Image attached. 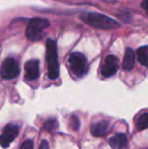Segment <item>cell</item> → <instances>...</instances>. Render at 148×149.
Returning a JSON list of instances; mask_svg holds the SVG:
<instances>
[{
    "mask_svg": "<svg viewBox=\"0 0 148 149\" xmlns=\"http://www.w3.org/2000/svg\"><path fill=\"white\" fill-rule=\"evenodd\" d=\"M46 60L48 66V76L55 80L59 76V64H58L57 45L55 41L49 39L46 43Z\"/></svg>",
    "mask_w": 148,
    "mask_h": 149,
    "instance_id": "1",
    "label": "cell"
},
{
    "mask_svg": "<svg viewBox=\"0 0 148 149\" xmlns=\"http://www.w3.org/2000/svg\"><path fill=\"white\" fill-rule=\"evenodd\" d=\"M82 19L89 26L101 29V30H113V29L119 28V24L116 20L104 14L86 13L82 15Z\"/></svg>",
    "mask_w": 148,
    "mask_h": 149,
    "instance_id": "2",
    "label": "cell"
},
{
    "mask_svg": "<svg viewBox=\"0 0 148 149\" xmlns=\"http://www.w3.org/2000/svg\"><path fill=\"white\" fill-rule=\"evenodd\" d=\"M50 26L49 22L44 18H33L30 20L28 24V28L26 31V38L31 41H36V40L40 39L43 33V31L46 28Z\"/></svg>",
    "mask_w": 148,
    "mask_h": 149,
    "instance_id": "3",
    "label": "cell"
},
{
    "mask_svg": "<svg viewBox=\"0 0 148 149\" xmlns=\"http://www.w3.org/2000/svg\"><path fill=\"white\" fill-rule=\"evenodd\" d=\"M69 63L72 72L76 76L80 77L86 73L88 66H87V60L83 54L78 53V52L72 53L69 57Z\"/></svg>",
    "mask_w": 148,
    "mask_h": 149,
    "instance_id": "4",
    "label": "cell"
},
{
    "mask_svg": "<svg viewBox=\"0 0 148 149\" xmlns=\"http://www.w3.org/2000/svg\"><path fill=\"white\" fill-rule=\"evenodd\" d=\"M1 77L4 79H13L19 74V66L13 58H7L2 63L0 69Z\"/></svg>",
    "mask_w": 148,
    "mask_h": 149,
    "instance_id": "5",
    "label": "cell"
},
{
    "mask_svg": "<svg viewBox=\"0 0 148 149\" xmlns=\"http://www.w3.org/2000/svg\"><path fill=\"white\" fill-rule=\"evenodd\" d=\"M18 132L19 127L16 124H7L0 135V145L3 148H7L18 135Z\"/></svg>",
    "mask_w": 148,
    "mask_h": 149,
    "instance_id": "6",
    "label": "cell"
},
{
    "mask_svg": "<svg viewBox=\"0 0 148 149\" xmlns=\"http://www.w3.org/2000/svg\"><path fill=\"white\" fill-rule=\"evenodd\" d=\"M119 60L116 56L109 55L106 57L105 63L101 67V74L105 77H111L118 71Z\"/></svg>",
    "mask_w": 148,
    "mask_h": 149,
    "instance_id": "7",
    "label": "cell"
},
{
    "mask_svg": "<svg viewBox=\"0 0 148 149\" xmlns=\"http://www.w3.org/2000/svg\"><path fill=\"white\" fill-rule=\"evenodd\" d=\"M26 69V75L24 78L28 81L35 80L39 77L40 75V69H39V61L38 60H30L24 65Z\"/></svg>",
    "mask_w": 148,
    "mask_h": 149,
    "instance_id": "8",
    "label": "cell"
},
{
    "mask_svg": "<svg viewBox=\"0 0 148 149\" xmlns=\"http://www.w3.org/2000/svg\"><path fill=\"white\" fill-rule=\"evenodd\" d=\"M109 143L113 149H125L127 147L128 140L125 134L118 133L109 140Z\"/></svg>",
    "mask_w": 148,
    "mask_h": 149,
    "instance_id": "9",
    "label": "cell"
},
{
    "mask_svg": "<svg viewBox=\"0 0 148 149\" xmlns=\"http://www.w3.org/2000/svg\"><path fill=\"white\" fill-rule=\"evenodd\" d=\"M91 134L95 137H101L107 134V132L109 131V122L107 121H101L97 123L93 124L91 126Z\"/></svg>",
    "mask_w": 148,
    "mask_h": 149,
    "instance_id": "10",
    "label": "cell"
},
{
    "mask_svg": "<svg viewBox=\"0 0 148 149\" xmlns=\"http://www.w3.org/2000/svg\"><path fill=\"white\" fill-rule=\"evenodd\" d=\"M135 65V53L132 49L128 48L125 52L124 61H123V69L126 71H129L134 68Z\"/></svg>",
    "mask_w": 148,
    "mask_h": 149,
    "instance_id": "11",
    "label": "cell"
},
{
    "mask_svg": "<svg viewBox=\"0 0 148 149\" xmlns=\"http://www.w3.org/2000/svg\"><path fill=\"white\" fill-rule=\"evenodd\" d=\"M137 58L140 64L143 66L148 67V48L147 47H141L137 51Z\"/></svg>",
    "mask_w": 148,
    "mask_h": 149,
    "instance_id": "12",
    "label": "cell"
},
{
    "mask_svg": "<svg viewBox=\"0 0 148 149\" xmlns=\"http://www.w3.org/2000/svg\"><path fill=\"white\" fill-rule=\"evenodd\" d=\"M136 125L139 130L147 129L148 128V113H145V114L141 115V116L137 119Z\"/></svg>",
    "mask_w": 148,
    "mask_h": 149,
    "instance_id": "13",
    "label": "cell"
},
{
    "mask_svg": "<svg viewBox=\"0 0 148 149\" xmlns=\"http://www.w3.org/2000/svg\"><path fill=\"white\" fill-rule=\"evenodd\" d=\"M58 127V122L55 119H49L45 123V128L48 131H53Z\"/></svg>",
    "mask_w": 148,
    "mask_h": 149,
    "instance_id": "14",
    "label": "cell"
},
{
    "mask_svg": "<svg viewBox=\"0 0 148 149\" xmlns=\"http://www.w3.org/2000/svg\"><path fill=\"white\" fill-rule=\"evenodd\" d=\"M70 124H71L72 129L74 130H78L79 126H80V122H79V119L77 118L76 116H72L71 120H70Z\"/></svg>",
    "mask_w": 148,
    "mask_h": 149,
    "instance_id": "15",
    "label": "cell"
},
{
    "mask_svg": "<svg viewBox=\"0 0 148 149\" xmlns=\"http://www.w3.org/2000/svg\"><path fill=\"white\" fill-rule=\"evenodd\" d=\"M19 149H34V142L31 139H28L22 144Z\"/></svg>",
    "mask_w": 148,
    "mask_h": 149,
    "instance_id": "16",
    "label": "cell"
},
{
    "mask_svg": "<svg viewBox=\"0 0 148 149\" xmlns=\"http://www.w3.org/2000/svg\"><path fill=\"white\" fill-rule=\"evenodd\" d=\"M39 149H49V144H48V142L46 141V140H43Z\"/></svg>",
    "mask_w": 148,
    "mask_h": 149,
    "instance_id": "17",
    "label": "cell"
},
{
    "mask_svg": "<svg viewBox=\"0 0 148 149\" xmlns=\"http://www.w3.org/2000/svg\"><path fill=\"white\" fill-rule=\"evenodd\" d=\"M141 5H142V7L144 8L146 11H148V0H143Z\"/></svg>",
    "mask_w": 148,
    "mask_h": 149,
    "instance_id": "18",
    "label": "cell"
}]
</instances>
